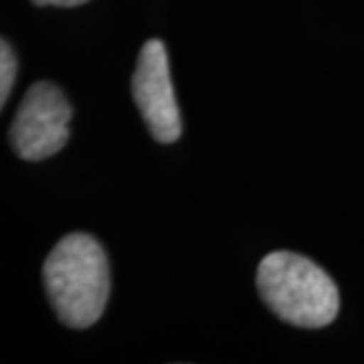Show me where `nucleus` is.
<instances>
[{
  "instance_id": "6",
  "label": "nucleus",
  "mask_w": 364,
  "mask_h": 364,
  "mask_svg": "<svg viewBox=\"0 0 364 364\" xmlns=\"http://www.w3.org/2000/svg\"><path fill=\"white\" fill-rule=\"evenodd\" d=\"M39 6H63V9H71V6H79L85 4L87 0H33Z\"/></svg>"
},
{
  "instance_id": "2",
  "label": "nucleus",
  "mask_w": 364,
  "mask_h": 364,
  "mask_svg": "<svg viewBox=\"0 0 364 364\" xmlns=\"http://www.w3.org/2000/svg\"><path fill=\"white\" fill-rule=\"evenodd\" d=\"M257 289L267 308L291 326L324 328L338 316L340 296L332 277L289 251H273L261 259Z\"/></svg>"
},
{
  "instance_id": "4",
  "label": "nucleus",
  "mask_w": 364,
  "mask_h": 364,
  "mask_svg": "<svg viewBox=\"0 0 364 364\" xmlns=\"http://www.w3.org/2000/svg\"><path fill=\"white\" fill-rule=\"evenodd\" d=\"M132 95L156 142L172 144L181 138V109L174 97L168 55L162 41L152 39L142 47L132 77Z\"/></svg>"
},
{
  "instance_id": "3",
  "label": "nucleus",
  "mask_w": 364,
  "mask_h": 364,
  "mask_svg": "<svg viewBox=\"0 0 364 364\" xmlns=\"http://www.w3.org/2000/svg\"><path fill=\"white\" fill-rule=\"evenodd\" d=\"M73 109L65 93L49 81L26 91L11 124L13 150L28 162H41L63 150L69 140Z\"/></svg>"
},
{
  "instance_id": "5",
  "label": "nucleus",
  "mask_w": 364,
  "mask_h": 364,
  "mask_svg": "<svg viewBox=\"0 0 364 364\" xmlns=\"http://www.w3.org/2000/svg\"><path fill=\"white\" fill-rule=\"evenodd\" d=\"M14 79H16V57L13 47L2 39L0 47V104H6L11 91H13Z\"/></svg>"
},
{
  "instance_id": "1",
  "label": "nucleus",
  "mask_w": 364,
  "mask_h": 364,
  "mask_svg": "<svg viewBox=\"0 0 364 364\" xmlns=\"http://www.w3.org/2000/svg\"><path fill=\"white\" fill-rule=\"evenodd\" d=\"M43 282L57 318L69 328H90L109 298V265L102 245L85 233L63 237L45 261Z\"/></svg>"
}]
</instances>
